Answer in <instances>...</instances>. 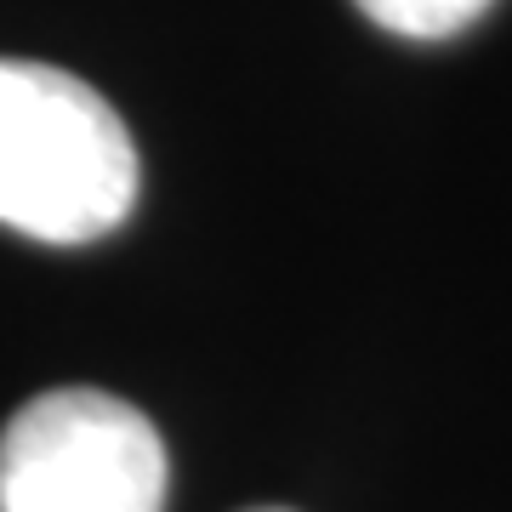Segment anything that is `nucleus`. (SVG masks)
<instances>
[{"label": "nucleus", "instance_id": "f257e3e1", "mask_svg": "<svg viewBox=\"0 0 512 512\" xmlns=\"http://www.w3.org/2000/svg\"><path fill=\"white\" fill-rule=\"evenodd\" d=\"M137 205L126 120L80 74L0 57V228L46 245L114 234Z\"/></svg>", "mask_w": 512, "mask_h": 512}, {"label": "nucleus", "instance_id": "f03ea898", "mask_svg": "<svg viewBox=\"0 0 512 512\" xmlns=\"http://www.w3.org/2000/svg\"><path fill=\"white\" fill-rule=\"evenodd\" d=\"M165 444L97 387L40 393L0 433V512H165Z\"/></svg>", "mask_w": 512, "mask_h": 512}, {"label": "nucleus", "instance_id": "7ed1b4c3", "mask_svg": "<svg viewBox=\"0 0 512 512\" xmlns=\"http://www.w3.org/2000/svg\"><path fill=\"white\" fill-rule=\"evenodd\" d=\"M376 29L404 40H450L461 29H473L495 0H353Z\"/></svg>", "mask_w": 512, "mask_h": 512}, {"label": "nucleus", "instance_id": "20e7f679", "mask_svg": "<svg viewBox=\"0 0 512 512\" xmlns=\"http://www.w3.org/2000/svg\"><path fill=\"white\" fill-rule=\"evenodd\" d=\"M251 512H285V507H251Z\"/></svg>", "mask_w": 512, "mask_h": 512}]
</instances>
